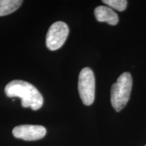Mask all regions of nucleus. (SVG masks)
Returning a JSON list of instances; mask_svg holds the SVG:
<instances>
[{
  "instance_id": "obj_1",
  "label": "nucleus",
  "mask_w": 146,
  "mask_h": 146,
  "mask_svg": "<svg viewBox=\"0 0 146 146\" xmlns=\"http://www.w3.org/2000/svg\"><path fill=\"white\" fill-rule=\"evenodd\" d=\"M5 93L8 98H20L23 107H30L33 110H38L43 104L41 93L34 85L27 81L14 80L10 82L5 87Z\"/></svg>"
},
{
  "instance_id": "obj_2",
  "label": "nucleus",
  "mask_w": 146,
  "mask_h": 146,
  "mask_svg": "<svg viewBox=\"0 0 146 146\" xmlns=\"http://www.w3.org/2000/svg\"><path fill=\"white\" fill-rule=\"evenodd\" d=\"M133 79L129 72H124L111 88L110 101L116 112H120L126 106L130 98Z\"/></svg>"
},
{
  "instance_id": "obj_3",
  "label": "nucleus",
  "mask_w": 146,
  "mask_h": 146,
  "mask_svg": "<svg viewBox=\"0 0 146 146\" xmlns=\"http://www.w3.org/2000/svg\"><path fill=\"white\" fill-rule=\"evenodd\" d=\"M78 90L83 104L90 106L94 103L96 93V79L94 72L89 67L83 68L80 72Z\"/></svg>"
},
{
  "instance_id": "obj_4",
  "label": "nucleus",
  "mask_w": 146,
  "mask_h": 146,
  "mask_svg": "<svg viewBox=\"0 0 146 146\" xmlns=\"http://www.w3.org/2000/svg\"><path fill=\"white\" fill-rule=\"evenodd\" d=\"M69 29L68 25L62 21L52 24L46 35V46L51 51L60 49L68 37Z\"/></svg>"
},
{
  "instance_id": "obj_5",
  "label": "nucleus",
  "mask_w": 146,
  "mask_h": 146,
  "mask_svg": "<svg viewBox=\"0 0 146 146\" xmlns=\"http://www.w3.org/2000/svg\"><path fill=\"white\" fill-rule=\"evenodd\" d=\"M46 129L43 126L23 125L14 127L12 134L17 139L25 141H36L43 138L46 135Z\"/></svg>"
},
{
  "instance_id": "obj_6",
  "label": "nucleus",
  "mask_w": 146,
  "mask_h": 146,
  "mask_svg": "<svg viewBox=\"0 0 146 146\" xmlns=\"http://www.w3.org/2000/svg\"><path fill=\"white\" fill-rule=\"evenodd\" d=\"M94 14L96 20L99 22H105L110 25H117L119 18L118 14L110 7L100 6L97 7L94 10Z\"/></svg>"
},
{
  "instance_id": "obj_7",
  "label": "nucleus",
  "mask_w": 146,
  "mask_h": 146,
  "mask_svg": "<svg viewBox=\"0 0 146 146\" xmlns=\"http://www.w3.org/2000/svg\"><path fill=\"white\" fill-rule=\"evenodd\" d=\"M23 2L21 0H0V16L13 13L20 8Z\"/></svg>"
},
{
  "instance_id": "obj_8",
  "label": "nucleus",
  "mask_w": 146,
  "mask_h": 146,
  "mask_svg": "<svg viewBox=\"0 0 146 146\" xmlns=\"http://www.w3.org/2000/svg\"><path fill=\"white\" fill-rule=\"evenodd\" d=\"M102 2L119 12L125 10L128 3L126 0H103Z\"/></svg>"
},
{
  "instance_id": "obj_9",
  "label": "nucleus",
  "mask_w": 146,
  "mask_h": 146,
  "mask_svg": "<svg viewBox=\"0 0 146 146\" xmlns=\"http://www.w3.org/2000/svg\"><path fill=\"white\" fill-rule=\"evenodd\" d=\"M145 146H146V145H145Z\"/></svg>"
}]
</instances>
